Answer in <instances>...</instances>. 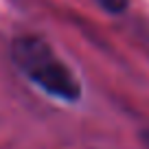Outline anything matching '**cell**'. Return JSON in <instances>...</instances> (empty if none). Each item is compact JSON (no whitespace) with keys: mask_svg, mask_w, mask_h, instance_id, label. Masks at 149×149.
<instances>
[{"mask_svg":"<svg viewBox=\"0 0 149 149\" xmlns=\"http://www.w3.org/2000/svg\"><path fill=\"white\" fill-rule=\"evenodd\" d=\"M11 57L15 66L44 92L64 101H77L81 97L79 79L44 40L20 37L11 44Z\"/></svg>","mask_w":149,"mask_h":149,"instance_id":"cell-1","label":"cell"},{"mask_svg":"<svg viewBox=\"0 0 149 149\" xmlns=\"http://www.w3.org/2000/svg\"><path fill=\"white\" fill-rule=\"evenodd\" d=\"M101 9L110 11V13H123L130 5V0H94Z\"/></svg>","mask_w":149,"mask_h":149,"instance_id":"cell-2","label":"cell"},{"mask_svg":"<svg viewBox=\"0 0 149 149\" xmlns=\"http://www.w3.org/2000/svg\"><path fill=\"white\" fill-rule=\"evenodd\" d=\"M143 143H145V147L149 149V132H145V134H143Z\"/></svg>","mask_w":149,"mask_h":149,"instance_id":"cell-3","label":"cell"}]
</instances>
